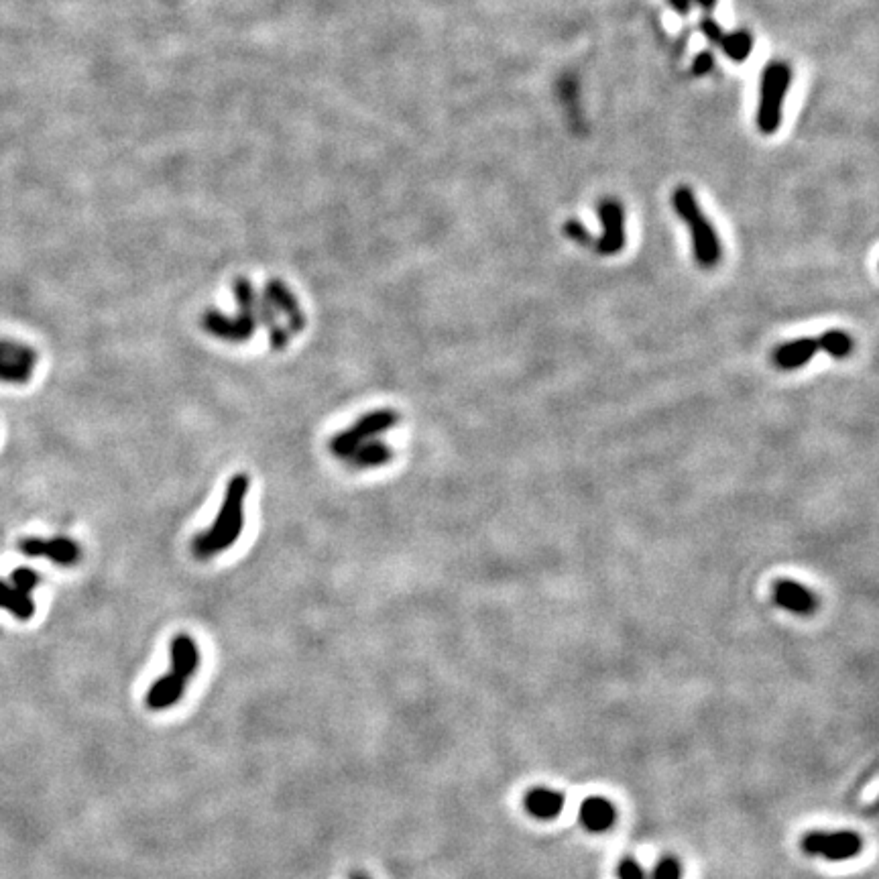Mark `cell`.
<instances>
[{
	"label": "cell",
	"instance_id": "1",
	"mask_svg": "<svg viewBox=\"0 0 879 879\" xmlns=\"http://www.w3.org/2000/svg\"><path fill=\"white\" fill-rule=\"evenodd\" d=\"M251 489L247 473L234 475L224 491L222 507L206 532L194 536L192 554L196 560H212L220 552L230 550L245 530V501Z\"/></svg>",
	"mask_w": 879,
	"mask_h": 879
},
{
	"label": "cell",
	"instance_id": "2",
	"mask_svg": "<svg viewBox=\"0 0 879 879\" xmlns=\"http://www.w3.org/2000/svg\"><path fill=\"white\" fill-rule=\"evenodd\" d=\"M171 670L157 678L145 696L149 711H167L182 700L188 682L198 674L200 668V648L192 635L178 633L169 646Z\"/></svg>",
	"mask_w": 879,
	"mask_h": 879
},
{
	"label": "cell",
	"instance_id": "3",
	"mask_svg": "<svg viewBox=\"0 0 879 879\" xmlns=\"http://www.w3.org/2000/svg\"><path fill=\"white\" fill-rule=\"evenodd\" d=\"M672 204L676 214L690 226L692 237V251L694 259L700 267L711 269L721 259V241L719 234L709 222V218L702 214L700 206L696 204V198L690 188H678L672 196Z\"/></svg>",
	"mask_w": 879,
	"mask_h": 879
},
{
	"label": "cell",
	"instance_id": "4",
	"mask_svg": "<svg viewBox=\"0 0 879 879\" xmlns=\"http://www.w3.org/2000/svg\"><path fill=\"white\" fill-rule=\"evenodd\" d=\"M792 70L788 64L774 62L761 72L759 102H757V127L764 135H774L782 125V110L786 94L790 90Z\"/></svg>",
	"mask_w": 879,
	"mask_h": 879
},
{
	"label": "cell",
	"instance_id": "5",
	"mask_svg": "<svg viewBox=\"0 0 879 879\" xmlns=\"http://www.w3.org/2000/svg\"><path fill=\"white\" fill-rule=\"evenodd\" d=\"M397 424H399V414L395 412V409H391V407L375 409V412H369L363 418H359L348 430L334 434L328 448L336 458L342 460L344 456H348L363 442H369V440L385 434L387 430L395 428Z\"/></svg>",
	"mask_w": 879,
	"mask_h": 879
},
{
	"label": "cell",
	"instance_id": "6",
	"mask_svg": "<svg viewBox=\"0 0 879 879\" xmlns=\"http://www.w3.org/2000/svg\"><path fill=\"white\" fill-rule=\"evenodd\" d=\"M802 849L825 861H849L863 851V839L855 831H812L802 837Z\"/></svg>",
	"mask_w": 879,
	"mask_h": 879
},
{
	"label": "cell",
	"instance_id": "7",
	"mask_svg": "<svg viewBox=\"0 0 879 879\" xmlns=\"http://www.w3.org/2000/svg\"><path fill=\"white\" fill-rule=\"evenodd\" d=\"M37 350L21 340L0 338V383L27 385L35 377Z\"/></svg>",
	"mask_w": 879,
	"mask_h": 879
},
{
	"label": "cell",
	"instance_id": "8",
	"mask_svg": "<svg viewBox=\"0 0 879 879\" xmlns=\"http://www.w3.org/2000/svg\"><path fill=\"white\" fill-rule=\"evenodd\" d=\"M21 554L27 558H43L57 566H74L82 558V548L68 536H55L51 540L27 536L19 542Z\"/></svg>",
	"mask_w": 879,
	"mask_h": 879
},
{
	"label": "cell",
	"instance_id": "9",
	"mask_svg": "<svg viewBox=\"0 0 879 879\" xmlns=\"http://www.w3.org/2000/svg\"><path fill=\"white\" fill-rule=\"evenodd\" d=\"M202 328L218 340H224L230 344H243L255 336L257 320L251 316H245V314L228 316L216 308H208L202 316Z\"/></svg>",
	"mask_w": 879,
	"mask_h": 879
},
{
	"label": "cell",
	"instance_id": "10",
	"mask_svg": "<svg viewBox=\"0 0 879 879\" xmlns=\"http://www.w3.org/2000/svg\"><path fill=\"white\" fill-rule=\"evenodd\" d=\"M263 293H265V298L269 300V304L273 306V310L279 316L285 318V322H287L285 328H287V332L291 336H298V334H302L306 330L308 318H306V314L302 310V304L296 298V293H293L281 279L271 277L265 283V291Z\"/></svg>",
	"mask_w": 879,
	"mask_h": 879
},
{
	"label": "cell",
	"instance_id": "11",
	"mask_svg": "<svg viewBox=\"0 0 879 879\" xmlns=\"http://www.w3.org/2000/svg\"><path fill=\"white\" fill-rule=\"evenodd\" d=\"M599 218H601V239L597 241V251L605 257L617 255L625 247V216L621 204L607 200L599 206Z\"/></svg>",
	"mask_w": 879,
	"mask_h": 879
},
{
	"label": "cell",
	"instance_id": "12",
	"mask_svg": "<svg viewBox=\"0 0 879 879\" xmlns=\"http://www.w3.org/2000/svg\"><path fill=\"white\" fill-rule=\"evenodd\" d=\"M578 820L584 831L593 835H603L611 831L617 823V808L611 800L603 796L584 798L578 808Z\"/></svg>",
	"mask_w": 879,
	"mask_h": 879
},
{
	"label": "cell",
	"instance_id": "13",
	"mask_svg": "<svg viewBox=\"0 0 879 879\" xmlns=\"http://www.w3.org/2000/svg\"><path fill=\"white\" fill-rule=\"evenodd\" d=\"M772 595H774V603L778 607H782L784 611L794 613V615H810L818 607L816 595L810 593L806 586H802L790 578L776 580Z\"/></svg>",
	"mask_w": 879,
	"mask_h": 879
},
{
	"label": "cell",
	"instance_id": "14",
	"mask_svg": "<svg viewBox=\"0 0 879 879\" xmlns=\"http://www.w3.org/2000/svg\"><path fill=\"white\" fill-rule=\"evenodd\" d=\"M566 798L562 792L552 788H532L523 798V806L532 818L538 820H556L564 810Z\"/></svg>",
	"mask_w": 879,
	"mask_h": 879
},
{
	"label": "cell",
	"instance_id": "15",
	"mask_svg": "<svg viewBox=\"0 0 879 879\" xmlns=\"http://www.w3.org/2000/svg\"><path fill=\"white\" fill-rule=\"evenodd\" d=\"M818 353L816 338H798L782 344L774 350V365L782 371H794L804 367Z\"/></svg>",
	"mask_w": 879,
	"mask_h": 879
},
{
	"label": "cell",
	"instance_id": "16",
	"mask_svg": "<svg viewBox=\"0 0 879 879\" xmlns=\"http://www.w3.org/2000/svg\"><path fill=\"white\" fill-rule=\"evenodd\" d=\"M350 468H357V471H365V468H379L385 466L387 462L393 460V448L387 446L385 442L373 438L369 442H363L361 446H357L348 456L342 458Z\"/></svg>",
	"mask_w": 879,
	"mask_h": 879
},
{
	"label": "cell",
	"instance_id": "17",
	"mask_svg": "<svg viewBox=\"0 0 879 879\" xmlns=\"http://www.w3.org/2000/svg\"><path fill=\"white\" fill-rule=\"evenodd\" d=\"M0 609L11 613L19 621H27L35 615V601L33 595L23 593L21 589L9 580L0 578Z\"/></svg>",
	"mask_w": 879,
	"mask_h": 879
},
{
	"label": "cell",
	"instance_id": "18",
	"mask_svg": "<svg viewBox=\"0 0 879 879\" xmlns=\"http://www.w3.org/2000/svg\"><path fill=\"white\" fill-rule=\"evenodd\" d=\"M818 340V350H825L827 355L835 359H845L853 353V338L843 330H829Z\"/></svg>",
	"mask_w": 879,
	"mask_h": 879
},
{
	"label": "cell",
	"instance_id": "19",
	"mask_svg": "<svg viewBox=\"0 0 879 879\" xmlns=\"http://www.w3.org/2000/svg\"><path fill=\"white\" fill-rule=\"evenodd\" d=\"M721 47L733 62H745L753 51V37L747 31H735L721 37Z\"/></svg>",
	"mask_w": 879,
	"mask_h": 879
},
{
	"label": "cell",
	"instance_id": "20",
	"mask_svg": "<svg viewBox=\"0 0 879 879\" xmlns=\"http://www.w3.org/2000/svg\"><path fill=\"white\" fill-rule=\"evenodd\" d=\"M11 582L17 586V589H21L23 593L33 595V593L37 591V586L41 584V576H39L35 570H31V568H27V566H21V568H17V570L13 572Z\"/></svg>",
	"mask_w": 879,
	"mask_h": 879
},
{
	"label": "cell",
	"instance_id": "21",
	"mask_svg": "<svg viewBox=\"0 0 879 879\" xmlns=\"http://www.w3.org/2000/svg\"><path fill=\"white\" fill-rule=\"evenodd\" d=\"M652 879H682V863L674 855L662 857L654 867Z\"/></svg>",
	"mask_w": 879,
	"mask_h": 879
},
{
	"label": "cell",
	"instance_id": "22",
	"mask_svg": "<svg viewBox=\"0 0 879 879\" xmlns=\"http://www.w3.org/2000/svg\"><path fill=\"white\" fill-rule=\"evenodd\" d=\"M615 873H617V879H648L646 869H643L641 863L637 859H633V857L621 859L617 863Z\"/></svg>",
	"mask_w": 879,
	"mask_h": 879
},
{
	"label": "cell",
	"instance_id": "23",
	"mask_svg": "<svg viewBox=\"0 0 879 879\" xmlns=\"http://www.w3.org/2000/svg\"><path fill=\"white\" fill-rule=\"evenodd\" d=\"M564 232H566V237H570L572 241H576V243H580V245H586V243H593V237H591V232L586 230L578 220H570V222H566V226H564Z\"/></svg>",
	"mask_w": 879,
	"mask_h": 879
},
{
	"label": "cell",
	"instance_id": "24",
	"mask_svg": "<svg viewBox=\"0 0 879 879\" xmlns=\"http://www.w3.org/2000/svg\"><path fill=\"white\" fill-rule=\"evenodd\" d=\"M713 66H715V57H713V53L702 51V53H698V55L694 57L692 72H694L696 76H707V74L713 70Z\"/></svg>",
	"mask_w": 879,
	"mask_h": 879
},
{
	"label": "cell",
	"instance_id": "25",
	"mask_svg": "<svg viewBox=\"0 0 879 879\" xmlns=\"http://www.w3.org/2000/svg\"><path fill=\"white\" fill-rule=\"evenodd\" d=\"M700 31L705 33V37H707L709 41H713V43H719L721 37L725 35L723 29H721V25H719L715 19H711V17H707V19H702V21H700Z\"/></svg>",
	"mask_w": 879,
	"mask_h": 879
},
{
	"label": "cell",
	"instance_id": "26",
	"mask_svg": "<svg viewBox=\"0 0 879 879\" xmlns=\"http://www.w3.org/2000/svg\"><path fill=\"white\" fill-rule=\"evenodd\" d=\"M674 11H678L680 15H688L690 13V3L692 0H668Z\"/></svg>",
	"mask_w": 879,
	"mask_h": 879
},
{
	"label": "cell",
	"instance_id": "27",
	"mask_svg": "<svg viewBox=\"0 0 879 879\" xmlns=\"http://www.w3.org/2000/svg\"><path fill=\"white\" fill-rule=\"evenodd\" d=\"M694 3H698L702 9H707V11H711L715 5H717V0H694Z\"/></svg>",
	"mask_w": 879,
	"mask_h": 879
},
{
	"label": "cell",
	"instance_id": "28",
	"mask_svg": "<svg viewBox=\"0 0 879 879\" xmlns=\"http://www.w3.org/2000/svg\"><path fill=\"white\" fill-rule=\"evenodd\" d=\"M350 879H371V877H369L367 873H361V871H359V873H353V875H350Z\"/></svg>",
	"mask_w": 879,
	"mask_h": 879
}]
</instances>
